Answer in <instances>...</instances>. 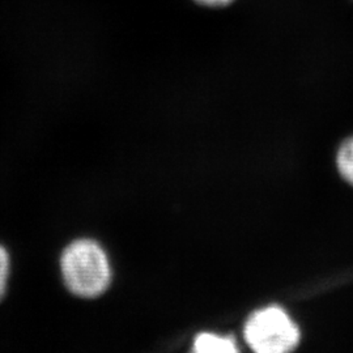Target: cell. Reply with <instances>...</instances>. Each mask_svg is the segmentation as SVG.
<instances>
[{"mask_svg":"<svg viewBox=\"0 0 353 353\" xmlns=\"http://www.w3.org/2000/svg\"><path fill=\"white\" fill-rule=\"evenodd\" d=\"M59 263L65 288L79 299H97L112 283L109 256L101 245L92 239H79L68 243Z\"/></svg>","mask_w":353,"mask_h":353,"instance_id":"1","label":"cell"},{"mask_svg":"<svg viewBox=\"0 0 353 353\" xmlns=\"http://www.w3.org/2000/svg\"><path fill=\"white\" fill-rule=\"evenodd\" d=\"M243 336L255 352L287 353L297 347L300 331L281 307L268 306L248 319Z\"/></svg>","mask_w":353,"mask_h":353,"instance_id":"2","label":"cell"},{"mask_svg":"<svg viewBox=\"0 0 353 353\" xmlns=\"http://www.w3.org/2000/svg\"><path fill=\"white\" fill-rule=\"evenodd\" d=\"M194 351L198 353H233L239 348L236 341L230 336H220L210 332H204L196 336L194 341Z\"/></svg>","mask_w":353,"mask_h":353,"instance_id":"3","label":"cell"},{"mask_svg":"<svg viewBox=\"0 0 353 353\" xmlns=\"http://www.w3.org/2000/svg\"><path fill=\"white\" fill-rule=\"evenodd\" d=\"M336 164L341 176L353 186V138L341 144L336 156Z\"/></svg>","mask_w":353,"mask_h":353,"instance_id":"4","label":"cell"},{"mask_svg":"<svg viewBox=\"0 0 353 353\" xmlns=\"http://www.w3.org/2000/svg\"><path fill=\"white\" fill-rule=\"evenodd\" d=\"M11 274V258L7 249L0 245V300L4 297Z\"/></svg>","mask_w":353,"mask_h":353,"instance_id":"5","label":"cell"},{"mask_svg":"<svg viewBox=\"0 0 353 353\" xmlns=\"http://www.w3.org/2000/svg\"><path fill=\"white\" fill-rule=\"evenodd\" d=\"M196 4L210 7V8H220V7H227L232 4L234 0H194Z\"/></svg>","mask_w":353,"mask_h":353,"instance_id":"6","label":"cell"}]
</instances>
